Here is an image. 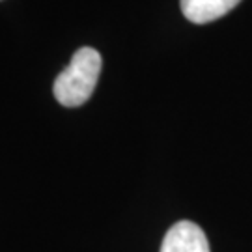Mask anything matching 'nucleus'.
I'll use <instances>...</instances> for the list:
<instances>
[{
	"label": "nucleus",
	"instance_id": "obj_1",
	"mask_svg": "<svg viewBox=\"0 0 252 252\" xmlns=\"http://www.w3.org/2000/svg\"><path fill=\"white\" fill-rule=\"evenodd\" d=\"M101 54L92 47H82L73 54L69 65L54 81V97L63 107H81L92 97L101 73Z\"/></svg>",
	"mask_w": 252,
	"mask_h": 252
},
{
	"label": "nucleus",
	"instance_id": "obj_2",
	"mask_svg": "<svg viewBox=\"0 0 252 252\" xmlns=\"http://www.w3.org/2000/svg\"><path fill=\"white\" fill-rule=\"evenodd\" d=\"M161 252H211L204 230L190 220H180L166 232Z\"/></svg>",
	"mask_w": 252,
	"mask_h": 252
},
{
	"label": "nucleus",
	"instance_id": "obj_3",
	"mask_svg": "<svg viewBox=\"0 0 252 252\" xmlns=\"http://www.w3.org/2000/svg\"><path fill=\"white\" fill-rule=\"evenodd\" d=\"M241 0H180L183 15L194 25H206L224 17Z\"/></svg>",
	"mask_w": 252,
	"mask_h": 252
}]
</instances>
